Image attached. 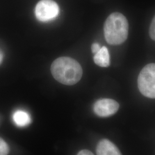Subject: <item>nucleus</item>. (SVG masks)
I'll use <instances>...</instances> for the list:
<instances>
[{"instance_id": "obj_7", "label": "nucleus", "mask_w": 155, "mask_h": 155, "mask_svg": "<svg viewBox=\"0 0 155 155\" xmlns=\"http://www.w3.org/2000/svg\"><path fill=\"white\" fill-rule=\"evenodd\" d=\"M95 63L102 67H107L110 65V55L105 46L101 48L94 56Z\"/></svg>"}, {"instance_id": "obj_8", "label": "nucleus", "mask_w": 155, "mask_h": 155, "mask_svg": "<svg viewBox=\"0 0 155 155\" xmlns=\"http://www.w3.org/2000/svg\"><path fill=\"white\" fill-rule=\"evenodd\" d=\"M13 120L17 127H25L31 123V118L27 111L17 110L13 114Z\"/></svg>"}, {"instance_id": "obj_9", "label": "nucleus", "mask_w": 155, "mask_h": 155, "mask_svg": "<svg viewBox=\"0 0 155 155\" xmlns=\"http://www.w3.org/2000/svg\"><path fill=\"white\" fill-rule=\"evenodd\" d=\"M9 152V148L5 141L0 138V155H8Z\"/></svg>"}, {"instance_id": "obj_5", "label": "nucleus", "mask_w": 155, "mask_h": 155, "mask_svg": "<svg viewBox=\"0 0 155 155\" xmlns=\"http://www.w3.org/2000/svg\"><path fill=\"white\" fill-rule=\"evenodd\" d=\"M119 109V104L115 100L104 98L94 104V113L101 117H107L114 114Z\"/></svg>"}, {"instance_id": "obj_4", "label": "nucleus", "mask_w": 155, "mask_h": 155, "mask_svg": "<svg viewBox=\"0 0 155 155\" xmlns=\"http://www.w3.org/2000/svg\"><path fill=\"white\" fill-rule=\"evenodd\" d=\"M35 13L40 21L48 22L58 17L59 7L53 0H40L36 5Z\"/></svg>"}, {"instance_id": "obj_13", "label": "nucleus", "mask_w": 155, "mask_h": 155, "mask_svg": "<svg viewBox=\"0 0 155 155\" xmlns=\"http://www.w3.org/2000/svg\"><path fill=\"white\" fill-rule=\"evenodd\" d=\"M2 59H3V56H2V54H1V52H0V64H1V63H2Z\"/></svg>"}, {"instance_id": "obj_2", "label": "nucleus", "mask_w": 155, "mask_h": 155, "mask_svg": "<svg viewBox=\"0 0 155 155\" xmlns=\"http://www.w3.org/2000/svg\"><path fill=\"white\" fill-rule=\"evenodd\" d=\"M128 29V22L125 17L119 12L111 13L104 24V35L106 41L114 45L122 44L127 39Z\"/></svg>"}, {"instance_id": "obj_12", "label": "nucleus", "mask_w": 155, "mask_h": 155, "mask_svg": "<svg viewBox=\"0 0 155 155\" xmlns=\"http://www.w3.org/2000/svg\"><path fill=\"white\" fill-rule=\"evenodd\" d=\"M77 155H94L91 151L89 150H82L78 152Z\"/></svg>"}, {"instance_id": "obj_3", "label": "nucleus", "mask_w": 155, "mask_h": 155, "mask_svg": "<svg viewBox=\"0 0 155 155\" xmlns=\"http://www.w3.org/2000/svg\"><path fill=\"white\" fill-rule=\"evenodd\" d=\"M138 87L141 93L150 98H155V64L144 67L138 77Z\"/></svg>"}, {"instance_id": "obj_6", "label": "nucleus", "mask_w": 155, "mask_h": 155, "mask_svg": "<svg viewBox=\"0 0 155 155\" xmlns=\"http://www.w3.org/2000/svg\"><path fill=\"white\" fill-rule=\"evenodd\" d=\"M96 152L97 155H122L116 146L107 139H102L99 141Z\"/></svg>"}, {"instance_id": "obj_11", "label": "nucleus", "mask_w": 155, "mask_h": 155, "mask_svg": "<svg viewBox=\"0 0 155 155\" xmlns=\"http://www.w3.org/2000/svg\"><path fill=\"white\" fill-rule=\"evenodd\" d=\"M101 47L98 43H94L91 46V51L93 54H96L101 49Z\"/></svg>"}, {"instance_id": "obj_10", "label": "nucleus", "mask_w": 155, "mask_h": 155, "mask_svg": "<svg viewBox=\"0 0 155 155\" xmlns=\"http://www.w3.org/2000/svg\"><path fill=\"white\" fill-rule=\"evenodd\" d=\"M150 36L151 39L155 41V16L150 25Z\"/></svg>"}, {"instance_id": "obj_1", "label": "nucleus", "mask_w": 155, "mask_h": 155, "mask_svg": "<svg viewBox=\"0 0 155 155\" xmlns=\"http://www.w3.org/2000/svg\"><path fill=\"white\" fill-rule=\"evenodd\" d=\"M51 71L58 82L68 86L77 83L83 74L80 64L69 57L56 59L51 65Z\"/></svg>"}]
</instances>
